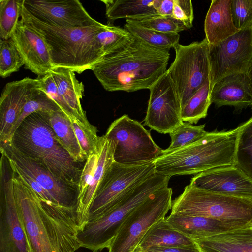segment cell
Instances as JSON below:
<instances>
[{"label":"cell","mask_w":252,"mask_h":252,"mask_svg":"<svg viewBox=\"0 0 252 252\" xmlns=\"http://www.w3.org/2000/svg\"><path fill=\"white\" fill-rule=\"evenodd\" d=\"M13 170V169H12ZM16 203L31 252H74L81 247L76 210L48 204L13 170Z\"/></svg>","instance_id":"cell-1"},{"label":"cell","mask_w":252,"mask_h":252,"mask_svg":"<svg viewBox=\"0 0 252 252\" xmlns=\"http://www.w3.org/2000/svg\"><path fill=\"white\" fill-rule=\"evenodd\" d=\"M169 52L132 36L104 55L93 67L95 77L109 92L150 89L167 71Z\"/></svg>","instance_id":"cell-2"},{"label":"cell","mask_w":252,"mask_h":252,"mask_svg":"<svg viewBox=\"0 0 252 252\" xmlns=\"http://www.w3.org/2000/svg\"><path fill=\"white\" fill-rule=\"evenodd\" d=\"M49 112L37 111L27 117L9 142L26 157L78 188L85 163L75 161L60 143L50 123Z\"/></svg>","instance_id":"cell-3"},{"label":"cell","mask_w":252,"mask_h":252,"mask_svg":"<svg viewBox=\"0 0 252 252\" xmlns=\"http://www.w3.org/2000/svg\"><path fill=\"white\" fill-rule=\"evenodd\" d=\"M20 17L44 38L50 51L53 68L67 69L80 74L92 70L103 57L95 38L105 25L98 21L81 27L49 25L33 17L23 4Z\"/></svg>","instance_id":"cell-4"},{"label":"cell","mask_w":252,"mask_h":252,"mask_svg":"<svg viewBox=\"0 0 252 252\" xmlns=\"http://www.w3.org/2000/svg\"><path fill=\"white\" fill-rule=\"evenodd\" d=\"M240 125L229 130L208 132L198 140L167 151L153 162L156 172L171 177L196 175L216 168L235 165L237 134Z\"/></svg>","instance_id":"cell-5"},{"label":"cell","mask_w":252,"mask_h":252,"mask_svg":"<svg viewBox=\"0 0 252 252\" xmlns=\"http://www.w3.org/2000/svg\"><path fill=\"white\" fill-rule=\"evenodd\" d=\"M170 178L155 172L127 191L115 205L78 232L80 247L94 252L108 249L129 214L156 192L168 187Z\"/></svg>","instance_id":"cell-6"},{"label":"cell","mask_w":252,"mask_h":252,"mask_svg":"<svg viewBox=\"0 0 252 252\" xmlns=\"http://www.w3.org/2000/svg\"><path fill=\"white\" fill-rule=\"evenodd\" d=\"M170 214L203 216L239 228L252 227V200L207 191L189 184L172 201Z\"/></svg>","instance_id":"cell-7"},{"label":"cell","mask_w":252,"mask_h":252,"mask_svg":"<svg viewBox=\"0 0 252 252\" xmlns=\"http://www.w3.org/2000/svg\"><path fill=\"white\" fill-rule=\"evenodd\" d=\"M104 136L113 146L114 161L119 164H149L162 153L163 149L154 141L150 131L126 114L114 120Z\"/></svg>","instance_id":"cell-8"},{"label":"cell","mask_w":252,"mask_h":252,"mask_svg":"<svg viewBox=\"0 0 252 252\" xmlns=\"http://www.w3.org/2000/svg\"><path fill=\"white\" fill-rule=\"evenodd\" d=\"M174 49L175 58L167 72L173 83L182 107L210 80L209 45L205 38L188 45L178 43Z\"/></svg>","instance_id":"cell-9"},{"label":"cell","mask_w":252,"mask_h":252,"mask_svg":"<svg viewBox=\"0 0 252 252\" xmlns=\"http://www.w3.org/2000/svg\"><path fill=\"white\" fill-rule=\"evenodd\" d=\"M172 189L168 187L150 196L127 216L112 241L108 252H133L148 230L165 218L172 208Z\"/></svg>","instance_id":"cell-10"},{"label":"cell","mask_w":252,"mask_h":252,"mask_svg":"<svg viewBox=\"0 0 252 252\" xmlns=\"http://www.w3.org/2000/svg\"><path fill=\"white\" fill-rule=\"evenodd\" d=\"M0 163V252H31L17 208L13 170L1 154Z\"/></svg>","instance_id":"cell-11"},{"label":"cell","mask_w":252,"mask_h":252,"mask_svg":"<svg viewBox=\"0 0 252 252\" xmlns=\"http://www.w3.org/2000/svg\"><path fill=\"white\" fill-rule=\"evenodd\" d=\"M155 172L153 162L128 166L113 161L106 169L91 204L88 222L99 217L125 192Z\"/></svg>","instance_id":"cell-12"},{"label":"cell","mask_w":252,"mask_h":252,"mask_svg":"<svg viewBox=\"0 0 252 252\" xmlns=\"http://www.w3.org/2000/svg\"><path fill=\"white\" fill-rule=\"evenodd\" d=\"M209 58L211 88L228 75L247 73L252 63V27L239 30L226 39L209 45Z\"/></svg>","instance_id":"cell-13"},{"label":"cell","mask_w":252,"mask_h":252,"mask_svg":"<svg viewBox=\"0 0 252 252\" xmlns=\"http://www.w3.org/2000/svg\"><path fill=\"white\" fill-rule=\"evenodd\" d=\"M0 151L7 158L13 170L32 178L60 206L77 210L78 187L63 180L41 164L26 157L10 142L0 146Z\"/></svg>","instance_id":"cell-14"},{"label":"cell","mask_w":252,"mask_h":252,"mask_svg":"<svg viewBox=\"0 0 252 252\" xmlns=\"http://www.w3.org/2000/svg\"><path fill=\"white\" fill-rule=\"evenodd\" d=\"M149 90L144 125L159 133L170 134L184 122L181 103L168 73L158 79Z\"/></svg>","instance_id":"cell-15"},{"label":"cell","mask_w":252,"mask_h":252,"mask_svg":"<svg viewBox=\"0 0 252 252\" xmlns=\"http://www.w3.org/2000/svg\"><path fill=\"white\" fill-rule=\"evenodd\" d=\"M26 9L38 20L63 28L81 27L97 22L78 0H23Z\"/></svg>","instance_id":"cell-16"},{"label":"cell","mask_w":252,"mask_h":252,"mask_svg":"<svg viewBox=\"0 0 252 252\" xmlns=\"http://www.w3.org/2000/svg\"><path fill=\"white\" fill-rule=\"evenodd\" d=\"M189 184L207 191L252 200V179L235 165L198 173Z\"/></svg>","instance_id":"cell-17"},{"label":"cell","mask_w":252,"mask_h":252,"mask_svg":"<svg viewBox=\"0 0 252 252\" xmlns=\"http://www.w3.org/2000/svg\"><path fill=\"white\" fill-rule=\"evenodd\" d=\"M40 87L39 77H26L5 85L0 98V146L10 141L15 123L25 105Z\"/></svg>","instance_id":"cell-18"},{"label":"cell","mask_w":252,"mask_h":252,"mask_svg":"<svg viewBox=\"0 0 252 252\" xmlns=\"http://www.w3.org/2000/svg\"><path fill=\"white\" fill-rule=\"evenodd\" d=\"M11 38L24 61L26 69L38 77L50 72L53 67L48 46L34 28L20 19Z\"/></svg>","instance_id":"cell-19"},{"label":"cell","mask_w":252,"mask_h":252,"mask_svg":"<svg viewBox=\"0 0 252 252\" xmlns=\"http://www.w3.org/2000/svg\"><path fill=\"white\" fill-rule=\"evenodd\" d=\"M210 101L217 108L232 106L236 112L251 106L252 95L247 73L231 74L218 81L211 88Z\"/></svg>","instance_id":"cell-20"},{"label":"cell","mask_w":252,"mask_h":252,"mask_svg":"<svg viewBox=\"0 0 252 252\" xmlns=\"http://www.w3.org/2000/svg\"><path fill=\"white\" fill-rule=\"evenodd\" d=\"M166 220L174 229L193 240L241 228L218 220L199 216L170 214Z\"/></svg>","instance_id":"cell-21"},{"label":"cell","mask_w":252,"mask_h":252,"mask_svg":"<svg viewBox=\"0 0 252 252\" xmlns=\"http://www.w3.org/2000/svg\"><path fill=\"white\" fill-rule=\"evenodd\" d=\"M231 0H212L204 21L208 45L218 43L237 32L231 12Z\"/></svg>","instance_id":"cell-22"},{"label":"cell","mask_w":252,"mask_h":252,"mask_svg":"<svg viewBox=\"0 0 252 252\" xmlns=\"http://www.w3.org/2000/svg\"><path fill=\"white\" fill-rule=\"evenodd\" d=\"M113 161V146L103 135L94 175L85 193L77 201L76 213L79 231H82L88 222L91 204L106 169Z\"/></svg>","instance_id":"cell-23"},{"label":"cell","mask_w":252,"mask_h":252,"mask_svg":"<svg viewBox=\"0 0 252 252\" xmlns=\"http://www.w3.org/2000/svg\"><path fill=\"white\" fill-rule=\"evenodd\" d=\"M201 252H252V227L194 240Z\"/></svg>","instance_id":"cell-24"},{"label":"cell","mask_w":252,"mask_h":252,"mask_svg":"<svg viewBox=\"0 0 252 252\" xmlns=\"http://www.w3.org/2000/svg\"><path fill=\"white\" fill-rule=\"evenodd\" d=\"M196 245L194 240L171 226L165 217L150 227L133 252H140L152 247H189Z\"/></svg>","instance_id":"cell-25"},{"label":"cell","mask_w":252,"mask_h":252,"mask_svg":"<svg viewBox=\"0 0 252 252\" xmlns=\"http://www.w3.org/2000/svg\"><path fill=\"white\" fill-rule=\"evenodd\" d=\"M50 73L57 84L59 93L75 113L79 121L85 124L89 123L81 103L84 92L83 82L78 81L75 72L69 69L54 68Z\"/></svg>","instance_id":"cell-26"},{"label":"cell","mask_w":252,"mask_h":252,"mask_svg":"<svg viewBox=\"0 0 252 252\" xmlns=\"http://www.w3.org/2000/svg\"><path fill=\"white\" fill-rule=\"evenodd\" d=\"M105 14L110 21L126 18L135 19L158 15L161 0H103Z\"/></svg>","instance_id":"cell-27"},{"label":"cell","mask_w":252,"mask_h":252,"mask_svg":"<svg viewBox=\"0 0 252 252\" xmlns=\"http://www.w3.org/2000/svg\"><path fill=\"white\" fill-rule=\"evenodd\" d=\"M49 119L60 143L75 161L85 163L87 158L82 151L71 120L62 110L49 112Z\"/></svg>","instance_id":"cell-28"},{"label":"cell","mask_w":252,"mask_h":252,"mask_svg":"<svg viewBox=\"0 0 252 252\" xmlns=\"http://www.w3.org/2000/svg\"><path fill=\"white\" fill-rule=\"evenodd\" d=\"M124 28L130 34L156 48L169 51L179 43L180 35L174 33H163L155 31L136 23L129 19H126Z\"/></svg>","instance_id":"cell-29"},{"label":"cell","mask_w":252,"mask_h":252,"mask_svg":"<svg viewBox=\"0 0 252 252\" xmlns=\"http://www.w3.org/2000/svg\"><path fill=\"white\" fill-rule=\"evenodd\" d=\"M210 80L197 90L182 107L181 115L184 122L197 124L205 118L210 105L211 93Z\"/></svg>","instance_id":"cell-30"},{"label":"cell","mask_w":252,"mask_h":252,"mask_svg":"<svg viewBox=\"0 0 252 252\" xmlns=\"http://www.w3.org/2000/svg\"><path fill=\"white\" fill-rule=\"evenodd\" d=\"M235 165L252 179V116L240 125L236 140Z\"/></svg>","instance_id":"cell-31"},{"label":"cell","mask_w":252,"mask_h":252,"mask_svg":"<svg viewBox=\"0 0 252 252\" xmlns=\"http://www.w3.org/2000/svg\"><path fill=\"white\" fill-rule=\"evenodd\" d=\"M72 125L82 151L87 158L93 154H98L103 136H98L96 127L77 120L71 121Z\"/></svg>","instance_id":"cell-32"},{"label":"cell","mask_w":252,"mask_h":252,"mask_svg":"<svg viewBox=\"0 0 252 252\" xmlns=\"http://www.w3.org/2000/svg\"><path fill=\"white\" fill-rule=\"evenodd\" d=\"M23 0H0V37L8 40L15 30L21 15Z\"/></svg>","instance_id":"cell-33"},{"label":"cell","mask_w":252,"mask_h":252,"mask_svg":"<svg viewBox=\"0 0 252 252\" xmlns=\"http://www.w3.org/2000/svg\"><path fill=\"white\" fill-rule=\"evenodd\" d=\"M61 110L57 103L42 90L37 89L25 105L11 132L10 141L23 121L30 114L37 111L53 112Z\"/></svg>","instance_id":"cell-34"},{"label":"cell","mask_w":252,"mask_h":252,"mask_svg":"<svg viewBox=\"0 0 252 252\" xmlns=\"http://www.w3.org/2000/svg\"><path fill=\"white\" fill-rule=\"evenodd\" d=\"M25 64L14 42L0 39V75L3 78L18 71Z\"/></svg>","instance_id":"cell-35"},{"label":"cell","mask_w":252,"mask_h":252,"mask_svg":"<svg viewBox=\"0 0 252 252\" xmlns=\"http://www.w3.org/2000/svg\"><path fill=\"white\" fill-rule=\"evenodd\" d=\"M205 125L198 126L184 122L181 126L169 134L171 143L167 151L176 149L193 143L204 136Z\"/></svg>","instance_id":"cell-36"},{"label":"cell","mask_w":252,"mask_h":252,"mask_svg":"<svg viewBox=\"0 0 252 252\" xmlns=\"http://www.w3.org/2000/svg\"><path fill=\"white\" fill-rule=\"evenodd\" d=\"M131 20L144 27L163 33L179 34L187 30L181 22L172 17L156 15Z\"/></svg>","instance_id":"cell-37"},{"label":"cell","mask_w":252,"mask_h":252,"mask_svg":"<svg viewBox=\"0 0 252 252\" xmlns=\"http://www.w3.org/2000/svg\"><path fill=\"white\" fill-rule=\"evenodd\" d=\"M40 89L44 91L59 106L61 110L72 121H79L74 111L69 106L58 91L57 84L51 73L38 77Z\"/></svg>","instance_id":"cell-38"},{"label":"cell","mask_w":252,"mask_h":252,"mask_svg":"<svg viewBox=\"0 0 252 252\" xmlns=\"http://www.w3.org/2000/svg\"><path fill=\"white\" fill-rule=\"evenodd\" d=\"M231 12L237 29L252 27V0H231Z\"/></svg>","instance_id":"cell-39"},{"label":"cell","mask_w":252,"mask_h":252,"mask_svg":"<svg viewBox=\"0 0 252 252\" xmlns=\"http://www.w3.org/2000/svg\"><path fill=\"white\" fill-rule=\"evenodd\" d=\"M172 17L181 22L187 29L192 27L193 8L190 0H174Z\"/></svg>","instance_id":"cell-40"},{"label":"cell","mask_w":252,"mask_h":252,"mask_svg":"<svg viewBox=\"0 0 252 252\" xmlns=\"http://www.w3.org/2000/svg\"><path fill=\"white\" fill-rule=\"evenodd\" d=\"M98 158V154L90 155L84 165L78 183V197H81L86 191L94 175Z\"/></svg>","instance_id":"cell-41"},{"label":"cell","mask_w":252,"mask_h":252,"mask_svg":"<svg viewBox=\"0 0 252 252\" xmlns=\"http://www.w3.org/2000/svg\"><path fill=\"white\" fill-rule=\"evenodd\" d=\"M140 252H200L197 245L185 247H152Z\"/></svg>","instance_id":"cell-42"},{"label":"cell","mask_w":252,"mask_h":252,"mask_svg":"<svg viewBox=\"0 0 252 252\" xmlns=\"http://www.w3.org/2000/svg\"><path fill=\"white\" fill-rule=\"evenodd\" d=\"M174 0H161V2L157 9L158 15L172 17Z\"/></svg>","instance_id":"cell-43"},{"label":"cell","mask_w":252,"mask_h":252,"mask_svg":"<svg viewBox=\"0 0 252 252\" xmlns=\"http://www.w3.org/2000/svg\"><path fill=\"white\" fill-rule=\"evenodd\" d=\"M247 75H248L249 79L250 87V89H251V91L252 95V63L251 65V66L248 71ZM251 106L252 107V102Z\"/></svg>","instance_id":"cell-44"},{"label":"cell","mask_w":252,"mask_h":252,"mask_svg":"<svg viewBox=\"0 0 252 252\" xmlns=\"http://www.w3.org/2000/svg\"></svg>","instance_id":"cell-45"}]
</instances>
